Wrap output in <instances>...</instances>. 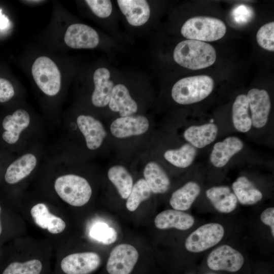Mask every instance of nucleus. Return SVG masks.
<instances>
[{
    "instance_id": "f257e3e1",
    "label": "nucleus",
    "mask_w": 274,
    "mask_h": 274,
    "mask_svg": "<svg viewBox=\"0 0 274 274\" xmlns=\"http://www.w3.org/2000/svg\"><path fill=\"white\" fill-rule=\"evenodd\" d=\"M55 152L45 156L39 169L46 183L43 193L74 207L86 204L93 194L92 186L83 174L91 164Z\"/></svg>"
},
{
    "instance_id": "f03ea898",
    "label": "nucleus",
    "mask_w": 274,
    "mask_h": 274,
    "mask_svg": "<svg viewBox=\"0 0 274 274\" xmlns=\"http://www.w3.org/2000/svg\"><path fill=\"white\" fill-rule=\"evenodd\" d=\"M55 151L79 161H90L110 146L106 125L97 117L79 113L66 117Z\"/></svg>"
},
{
    "instance_id": "7ed1b4c3",
    "label": "nucleus",
    "mask_w": 274,
    "mask_h": 274,
    "mask_svg": "<svg viewBox=\"0 0 274 274\" xmlns=\"http://www.w3.org/2000/svg\"><path fill=\"white\" fill-rule=\"evenodd\" d=\"M44 124L23 108H18L0 118V149L14 154L43 142Z\"/></svg>"
},
{
    "instance_id": "20e7f679",
    "label": "nucleus",
    "mask_w": 274,
    "mask_h": 274,
    "mask_svg": "<svg viewBox=\"0 0 274 274\" xmlns=\"http://www.w3.org/2000/svg\"><path fill=\"white\" fill-rule=\"evenodd\" d=\"M106 125L110 146L119 152L120 158L134 155L135 147L140 146L141 141L150 145L152 124L145 115L117 117Z\"/></svg>"
},
{
    "instance_id": "39448f33",
    "label": "nucleus",
    "mask_w": 274,
    "mask_h": 274,
    "mask_svg": "<svg viewBox=\"0 0 274 274\" xmlns=\"http://www.w3.org/2000/svg\"><path fill=\"white\" fill-rule=\"evenodd\" d=\"M45 156L43 142L15 154L6 165L1 181L9 187L22 190L25 185L38 174Z\"/></svg>"
},
{
    "instance_id": "423d86ee",
    "label": "nucleus",
    "mask_w": 274,
    "mask_h": 274,
    "mask_svg": "<svg viewBox=\"0 0 274 274\" xmlns=\"http://www.w3.org/2000/svg\"><path fill=\"white\" fill-rule=\"evenodd\" d=\"M173 57L180 65L197 70L213 64L216 61V53L214 47L206 42L187 39L176 45Z\"/></svg>"
},
{
    "instance_id": "0eeeda50",
    "label": "nucleus",
    "mask_w": 274,
    "mask_h": 274,
    "mask_svg": "<svg viewBox=\"0 0 274 274\" xmlns=\"http://www.w3.org/2000/svg\"><path fill=\"white\" fill-rule=\"evenodd\" d=\"M213 79L208 75L185 77L178 80L173 86L171 95L180 105L199 102L207 97L214 88Z\"/></svg>"
},
{
    "instance_id": "6e6552de",
    "label": "nucleus",
    "mask_w": 274,
    "mask_h": 274,
    "mask_svg": "<svg viewBox=\"0 0 274 274\" xmlns=\"http://www.w3.org/2000/svg\"><path fill=\"white\" fill-rule=\"evenodd\" d=\"M181 32L182 36L188 40L213 42L224 36L226 26L219 19L196 16L188 19L182 25Z\"/></svg>"
},
{
    "instance_id": "1a4fd4ad",
    "label": "nucleus",
    "mask_w": 274,
    "mask_h": 274,
    "mask_svg": "<svg viewBox=\"0 0 274 274\" xmlns=\"http://www.w3.org/2000/svg\"><path fill=\"white\" fill-rule=\"evenodd\" d=\"M33 79L41 91L48 96H55L60 92L61 75L55 63L50 58L42 56L31 66Z\"/></svg>"
},
{
    "instance_id": "9d476101",
    "label": "nucleus",
    "mask_w": 274,
    "mask_h": 274,
    "mask_svg": "<svg viewBox=\"0 0 274 274\" xmlns=\"http://www.w3.org/2000/svg\"><path fill=\"white\" fill-rule=\"evenodd\" d=\"M44 195L46 199L42 194V198L40 196L32 199L29 209L31 220L37 226L48 233L60 234L65 230L66 223L63 218L50 210L49 197Z\"/></svg>"
},
{
    "instance_id": "9b49d317",
    "label": "nucleus",
    "mask_w": 274,
    "mask_h": 274,
    "mask_svg": "<svg viewBox=\"0 0 274 274\" xmlns=\"http://www.w3.org/2000/svg\"><path fill=\"white\" fill-rule=\"evenodd\" d=\"M100 256L94 252L68 254L61 257L56 266L57 274H90L100 265Z\"/></svg>"
},
{
    "instance_id": "f8f14e48",
    "label": "nucleus",
    "mask_w": 274,
    "mask_h": 274,
    "mask_svg": "<svg viewBox=\"0 0 274 274\" xmlns=\"http://www.w3.org/2000/svg\"><path fill=\"white\" fill-rule=\"evenodd\" d=\"M224 234V229L220 224H206L199 227L187 237L185 246L189 252H201L219 243Z\"/></svg>"
},
{
    "instance_id": "ddd939ff",
    "label": "nucleus",
    "mask_w": 274,
    "mask_h": 274,
    "mask_svg": "<svg viewBox=\"0 0 274 274\" xmlns=\"http://www.w3.org/2000/svg\"><path fill=\"white\" fill-rule=\"evenodd\" d=\"M139 258L137 250L127 244L116 246L111 252L106 268L109 274H130Z\"/></svg>"
},
{
    "instance_id": "4468645a",
    "label": "nucleus",
    "mask_w": 274,
    "mask_h": 274,
    "mask_svg": "<svg viewBox=\"0 0 274 274\" xmlns=\"http://www.w3.org/2000/svg\"><path fill=\"white\" fill-rule=\"evenodd\" d=\"M207 262L208 267L213 270L233 272L239 270L243 266L244 258L239 251L224 245L213 250L209 254Z\"/></svg>"
},
{
    "instance_id": "2eb2a0df",
    "label": "nucleus",
    "mask_w": 274,
    "mask_h": 274,
    "mask_svg": "<svg viewBox=\"0 0 274 274\" xmlns=\"http://www.w3.org/2000/svg\"><path fill=\"white\" fill-rule=\"evenodd\" d=\"M143 159V179L149 185L152 192L162 194L166 192L170 185L169 178L157 161L150 157L146 151L141 155Z\"/></svg>"
},
{
    "instance_id": "dca6fc26",
    "label": "nucleus",
    "mask_w": 274,
    "mask_h": 274,
    "mask_svg": "<svg viewBox=\"0 0 274 274\" xmlns=\"http://www.w3.org/2000/svg\"><path fill=\"white\" fill-rule=\"evenodd\" d=\"M64 41L73 49H92L98 45L99 38L96 31L91 27L82 23H74L67 28Z\"/></svg>"
},
{
    "instance_id": "f3484780",
    "label": "nucleus",
    "mask_w": 274,
    "mask_h": 274,
    "mask_svg": "<svg viewBox=\"0 0 274 274\" xmlns=\"http://www.w3.org/2000/svg\"><path fill=\"white\" fill-rule=\"evenodd\" d=\"M251 111L252 124L260 128L266 124L271 109V101L268 92L263 89L252 88L247 95Z\"/></svg>"
},
{
    "instance_id": "a211bd4d",
    "label": "nucleus",
    "mask_w": 274,
    "mask_h": 274,
    "mask_svg": "<svg viewBox=\"0 0 274 274\" xmlns=\"http://www.w3.org/2000/svg\"><path fill=\"white\" fill-rule=\"evenodd\" d=\"M108 106L111 111L118 114L117 117L139 114L138 104L123 84L114 85Z\"/></svg>"
},
{
    "instance_id": "6ab92c4d",
    "label": "nucleus",
    "mask_w": 274,
    "mask_h": 274,
    "mask_svg": "<svg viewBox=\"0 0 274 274\" xmlns=\"http://www.w3.org/2000/svg\"><path fill=\"white\" fill-rule=\"evenodd\" d=\"M111 74L108 69L100 67L93 74L94 89L90 96L92 105L97 108L108 106L114 86L111 80Z\"/></svg>"
},
{
    "instance_id": "aec40b11",
    "label": "nucleus",
    "mask_w": 274,
    "mask_h": 274,
    "mask_svg": "<svg viewBox=\"0 0 274 274\" xmlns=\"http://www.w3.org/2000/svg\"><path fill=\"white\" fill-rule=\"evenodd\" d=\"M121 12L131 25L139 26L145 24L150 16V8L145 0H118Z\"/></svg>"
},
{
    "instance_id": "412c9836",
    "label": "nucleus",
    "mask_w": 274,
    "mask_h": 274,
    "mask_svg": "<svg viewBox=\"0 0 274 274\" xmlns=\"http://www.w3.org/2000/svg\"><path fill=\"white\" fill-rule=\"evenodd\" d=\"M244 144L239 138L229 136L216 143L210 155V161L217 167L225 166L230 159L243 148Z\"/></svg>"
},
{
    "instance_id": "4be33fe9",
    "label": "nucleus",
    "mask_w": 274,
    "mask_h": 274,
    "mask_svg": "<svg viewBox=\"0 0 274 274\" xmlns=\"http://www.w3.org/2000/svg\"><path fill=\"white\" fill-rule=\"evenodd\" d=\"M47 267L44 259L32 257L9 262L1 267L0 274H46Z\"/></svg>"
},
{
    "instance_id": "5701e85b",
    "label": "nucleus",
    "mask_w": 274,
    "mask_h": 274,
    "mask_svg": "<svg viewBox=\"0 0 274 274\" xmlns=\"http://www.w3.org/2000/svg\"><path fill=\"white\" fill-rule=\"evenodd\" d=\"M194 219L191 215L176 210H167L158 214L154 220L155 226L160 229L176 228L185 230L191 228Z\"/></svg>"
},
{
    "instance_id": "b1692460",
    "label": "nucleus",
    "mask_w": 274,
    "mask_h": 274,
    "mask_svg": "<svg viewBox=\"0 0 274 274\" xmlns=\"http://www.w3.org/2000/svg\"><path fill=\"white\" fill-rule=\"evenodd\" d=\"M126 166L123 163H114L110 165L107 172L109 180L123 199L127 198L134 184L132 176Z\"/></svg>"
},
{
    "instance_id": "393cba45",
    "label": "nucleus",
    "mask_w": 274,
    "mask_h": 274,
    "mask_svg": "<svg viewBox=\"0 0 274 274\" xmlns=\"http://www.w3.org/2000/svg\"><path fill=\"white\" fill-rule=\"evenodd\" d=\"M218 131L217 126L213 123L192 125L185 129L183 136L195 148H202L215 140Z\"/></svg>"
},
{
    "instance_id": "a878e982",
    "label": "nucleus",
    "mask_w": 274,
    "mask_h": 274,
    "mask_svg": "<svg viewBox=\"0 0 274 274\" xmlns=\"http://www.w3.org/2000/svg\"><path fill=\"white\" fill-rule=\"evenodd\" d=\"M206 194L214 208L220 213H229L236 207L237 198L228 187H212L206 190Z\"/></svg>"
},
{
    "instance_id": "bb28decb",
    "label": "nucleus",
    "mask_w": 274,
    "mask_h": 274,
    "mask_svg": "<svg viewBox=\"0 0 274 274\" xmlns=\"http://www.w3.org/2000/svg\"><path fill=\"white\" fill-rule=\"evenodd\" d=\"M200 192V188L197 183L188 182L172 193L169 203L174 210L186 211L191 207Z\"/></svg>"
},
{
    "instance_id": "cd10ccee",
    "label": "nucleus",
    "mask_w": 274,
    "mask_h": 274,
    "mask_svg": "<svg viewBox=\"0 0 274 274\" xmlns=\"http://www.w3.org/2000/svg\"><path fill=\"white\" fill-rule=\"evenodd\" d=\"M232 188L237 200L244 205H252L260 201L262 193L246 177L238 178L232 185Z\"/></svg>"
},
{
    "instance_id": "c85d7f7f",
    "label": "nucleus",
    "mask_w": 274,
    "mask_h": 274,
    "mask_svg": "<svg viewBox=\"0 0 274 274\" xmlns=\"http://www.w3.org/2000/svg\"><path fill=\"white\" fill-rule=\"evenodd\" d=\"M249 104L247 95H238L232 108V119L234 128L238 131L247 132L251 129L252 121L249 114Z\"/></svg>"
},
{
    "instance_id": "c756f323",
    "label": "nucleus",
    "mask_w": 274,
    "mask_h": 274,
    "mask_svg": "<svg viewBox=\"0 0 274 274\" xmlns=\"http://www.w3.org/2000/svg\"><path fill=\"white\" fill-rule=\"evenodd\" d=\"M196 149L189 143L176 149H169L163 154L164 159L177 167L184 168L190 166L196 155Z\"/></svg>"
},
{
    "instance_id": "7c9ffc66",
    "label": "nucleus",
    "mask_w": 274,
    "mask_h": 274,
    "mask_svg": "<svg viewBox=\"0 0 274 274\" xmlns=\"http://www.w3.org/2000/svg\"><path fill=\"white\" fill-rule=\"evenodd\" d=\"M152 191L143 178H140L133 184L131 191L126 199V207L130 212L134 211L140 203L149 198Z\"/></svg>"
},
{
    "instance_id": "2f4dec72",
    "label": "nucleus",
    "mask_w": 274,
    "mask_h": 274,
    "mask_svg": "<svg viewBox=\"0 0 274 274\" xmlns=\"http://www.w3.org/2000/svg\"><path fill=\"white\" fill-rule=\"evenodd\" d=\"M90 235L93 239L104 245L114 243L117 238L116 230L104 222H97L91 227Z\"/></svg>"
},
{
    "instance_id": "473e14b6",
    "label": "nucleus",
    "mask_w": 274,
    "mask_h": 274,
    "mask_svg": "<svg viewBox=\"0 0 274 274\" xmlns=\"http://www.w3.org/2000/svg\"><path fill=\"white\" fill-rule=\"evenodd\" d=\"M274 23L270 22L262 26L257 31L256 40L258 45L265 50L273 51Z\"/></svg>"
},
{
    "instance_id": "72a5a7b5",
    "label": "nucleus",
    "mask_w": 274,
    "mask_h": 274,
    "mask_svg": "<svg viewBox=\"0 0 274 274\" xmlns=\"http://www.w3.org/2000/svg\"><path fill=\"white\" fill-rule=\"evenodd\" d=\"M92 12L101 18L108 17L112 12V5L109 0H86L85 1Z\"/></svg>"
},
{
    "instance_id": "f704fd0d",
    "label": "nucleus",
    "mask_w": 274,
    "mask_h": 274,
    "mask_svg": "<svg viewBox=\"0 0 274 274\" xmlns=\"http://www.w3.org/2000/svg\"><path fill=\"white\" fill-rule=\"evenodd\" d=\"M15 94L12 84L8 80L0 78V103H6L12 99Z\"/></svg>"
},
{
    "instance_id": "c9c22d12",
    "label": "nucleus",
    "mask_w": 274,
    "mask_h": 274,
    "mask_svg": "<svg viewBox=\"0 0 274 274\" xmlns=\"http://www.w3.org/2000/svg\"><path fill=\"white\" fill-rule=\"evenodd\" d=\"M260 219L263 224L269 226L272 236H274V208L270 207L264 210L260 215Z\"/></svg>"
},
{
    "instance_id": "e433bc0d",
    "label": "nucleus",
    "mask_w": 274,
    "mask_h": 274,
    "mask_svg": "<svg viewBox=\"0 0 274 274\" xmlns=\"http://www.w3.org/2000/svg\"><path fill=\"white\" fill-rule=\"evenodd\" d=\"M15 155L10 152L0 149V180L6 165Z\"/></svg>"
},
{
    "instance_id": "4c0bfd02",
    "label": "nucleus",
    "mask_w": 274,
    "mask_h": 274,
    "mask_svg": "<svg viewBox=\"0 0 274 274\" xmlns=\"http://www.w3.org/2000/svg\"><path fill=\"white\" fill-rule=\"evenodd\" d=\"M1 213H2V207L0 204V235L2 234V230H3L2 224V222H1Z\"/></svg>"
},
{
    "instance_id": "58836bf2",
    "label": "nucleus",
    "mask_w": 274,
    "mask_h": 274,
    "mask_svg": "<svg viewBox=\"0 0 274 274\" xmlns=\"http://www.w3.org/2000/svg\"><path fill=\"white\" fill-rule=\"evenodd\" d=\"M0 254H1V252H0Z\"/></svg>"
}]
</instances>
